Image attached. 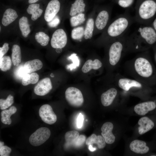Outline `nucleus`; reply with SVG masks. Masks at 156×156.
Listing matches in <instances>:
<instances>
[{
    "label": "nucleus",
    "mask_w": 156,
    "mask_h": 156,
    "mask_svg": "<svg viewBox=\"0 0 156 156\" xmlns=\"http://www.w3.org/2000/svg\"><path fill=\"white\" fill-rule=\"evenodd\" d=\"M124 69L133 78L151 87L156 86V68L147 51L126 62Z\"/></svg>",
    "instance_id": "f257e3e1"
},
{
    "label": "nucleus",
    "mask_w": 156,
    "mask_h": 156,
    "mask_svg": "<svg viewBox=\"0 0 156 156\" xmlns=\"http://www.w3.org/2000/svg\"><path fill=\"white\" fill-rule=\"evenodd\" d=\"M128 52L147 51L156 44V31L149 25H141L127 36Z\"/></svg>",
    "instance_id": "f03ea898"
},
{
    "label": "nucleus",
    "mask_w": 156,
    "mask_h": 156,
    "mask_svg": "<svg viewBox=\"0 0 156 156\" xmlns=\"http://www.w3.org/2000/svg\"><path fill=\"white\" fill-rule=\"evenodd\" d=\"M156 13V0H137L134 21L141 25H150Z\"/></svg>",
    "instance_id": "7ed1b4c3"
},
{
    "label": "nucleus",
    "mask_w": 156,
    "mask_h": 156,
    "mask_svg": "<svg viewBox=\"0 0 156 156\" xmlns=\"http://www.w3.org/2000/svg\"><path fill=\"white\" fill-rule=\"evenodd\" d=\"M134 22L133 17L126 10L117 17L108 27L106 31L107 36L114 40L122 37L125 34Z\"/></svg>",
    "instance_id": "20e7f679"
},
{
    "label": "nucleus",
    "mask_w": 156,
    "mask_h": 156,
    "mask_svg": "<svg viewBox=\"0 0 156 156\" xmlns=\"http://www.w3.org/2000/svg\"><path fill=\"white\" fill-rule=\"evenodd\" d=\"M127 36L125 34L114 40L110 45L108 52V60L112 66H117L124 55L128 52Z\"/></svg>",
    "instance_id": "39448f33"
},
{
    "label": "nucleus",
    "mask_w": 156,
    "mask_h": 156,
    "mask_svg": "<svg viewBox=\"0 0 156 156\" xmlns=\"http://www.w3.org/2000/svg\"><path fill=\"white\" fill-rule=\"evenodd\" d=\"M116 76V86L124 91H141L152 87L133 78L126 77L120 74Z\"/></svg>",
    "instance_id": "423d86ee"
},
{
    "label": "nucleus",
    "mask_w": 156,
    "mask_h": 156,
    "mask_svg": "<svg viewBox=\"0 0 156 156\" xmlns=\"http://www.w3.org/2000/svg\"><path fill=\"white\" fill-rule=\"evenodd\" d=\"M65 97L68 103L74 107H80L84 102V99L81 92L74 87H70L66 89L65 92Z\"/></svg>",
    "instance_id": "0eeeda50"
},
{
    "label": "nucleus",
    "mask_w": 156,
    "mask_h": 156,
    "mask_svg": "<svg viewBox=\"0 0 156 156\" xmlns=\"http://www.w3.org/2000/svg\"><path fill=\"white\" fill-rule=\"evenodd\" d=\"M51 135L50 129L46 127H41L31 134L29 138V142L32 146H39L44 143Z\"/></svg>",
    "instance_id": "6e6552de"
},
{
    "label": "nucleus",
    "mask_w": 156,
    "mask_h": 156,
    "mask_svg": "<svg viewBox=\"0 0 156 156\" xmlns=\"http://www.w3.org/2000/svg\"><path fill=\"white\" fill-rule=\"evenodd\" d=\"M39 114L41 120L47 124L52 125L56 121L57 116L51 107L48 104H44L40 107Z\"/></svg>",
    "instance_id": "1a4fd4ad"
},
{
    "label": "nucleus",
    "mask_w": 156,
    "mask_h": 156,
    "mask_svg": "<svg viewBox=\"0 0 156 156\" xmlns=\"http://www.w3.org/2000/svg\"><path fill=\"white\" fill-rule=\"evenodd\" d=\"M67 40V35L65 31L62 29H58L52 35L51 45L54 48H62L66 45Z\"/></svg>",
    "instance_id": "9d476101"
},
{
    "label": "nucleus",
    "mask_w": 156,
    "mask_h": 156,
    "mask_svg": "<svg viewBox=\"0 0 156 156\" xmlns=\"http://www.w3.org/2000/svg\"><path fill=\"white\" fill-rule=\"evenodd\" d=\"M52 88L51 81L48 77L40 81L35 87L34 92L37 95L43 96L48 93Z\"/></svg>",
    "instance_id": "9b49d317"
},
{
    "label": "nucleus",
    "mask_w": 156,
    "mask_h": 156,
    "mask_svg": "<svg viewBox=\"0 0 156 156\" xmlns=\"http://www.w3.org/2000/svg\"><path fill=\"white\" fill-rule=\"evenodd\" d=\"M60 3L58 0H51L48 3L45 10L44 18L47 22L53 18L59 12Z\"/></svg>",
    "instance_id": "f8f14e48"
},
{
    "label": "nucleus",
    "mask_w": 156,
    "mask_h": 156,
    "mask_svg": "<svg viewBox=\"0 0 156 156\" xmlns=\"http://www.w3.org/2000/svg\"><path fill=\"white\" fill-rule=\"evenodd\" d=\"M156 107V103L153 101H148L137 104L134 107L135 112L139 115H145L149 112L154 109Z\"/></svg>",
    "instance_id": "ddd939ff"
},
{
    "label": "nucleus",
    "mask_w": 156,
    "mask_h": 156,
    "mask_svg": "<svg viewBox=\"0 0 156 156\" xmlns=\"http://www.w3.org/2000/svg\"><path fill=\"white\" fill-rule=\"evenodd\" d=\"M113 127L112 122H107L105 123L101 128V134L107 144H112L115 141V137L112 133Z\"/></svg>",
    "instance_id": "4468645a"
},
{
    "label": "nucleus",
    "mask_w": 156,
    "mask_h": 156,
    "mask_svg": "<svg viewBox=\"0 0 156 156\" xmlns=\"http://www.w3.org/2000/svg\"><path fill=\"white\" fill-rule=\"evenodd\" d=\"M118 93L117 89L113 87L109 88L103 93L101 97V102L102 105L105 107L110 105L116 98Z\"/></svg>",
    "instance_id": "2eb2a0df"
},
{
    "label": "nucleus",
    "mask_w": 156,
    "mask_h": 156,
    "mask_svg": "<svg viewBox=\"0 0 156 156\" xmlns=\"http://www.w3.org/2000/svg\"><path fill=\"white\" fill-rule=\"evenodd\" d=\"M110 14L105 10L101 11L98 14L95 21L96 28L99 30H102L106 27L108 22Z\"/></svg>",
    "instance_id": "dca6fc26"
},
{
    "label": "nucleus",
    "mask_w": 156,
    "mask_h": 156,
    "mask_svg": "<svg viewBox=\"0 0 156 156\" xmlns=\"http://www.w3.org/2000/svg\"><path fill=\"white\" fill-rule=\"evenodd\" d=\"M129 148L134 153L140 154L146 153L149 149L144 141L138 140H135L130 143Z\"/></svg>",
    "instance_id": "f3484780"
},
{
    "label": "nucleus",
    "mask_w": 156,
    "mask_h": 156,
    "mask_svg": "<svg viewBox=\"0 0 156 156\" xmlns=\"http://www.w3.org/2000/svg\"><path fill=\"white\" fill-rule=\"evenodd\" d=\"M138 124L140 126L138 127V131L140 135H142L150 130L154 125L153 122L147 117L140 118Z\"/></svg>",
    "instance_id": "a211bd4d"
},
{
    "label": "nucleus",
    "mask_w": 156,
    "mask_h": 156,
    "mask_svg": "<svg viewBox=\"0 0 156 156\" xmlns=\"http://www.w3.org/2000/svg\"><path fill=\"white\" fill-rule=\"evenodd\" d=\"M43 66L42 62L35 59L27 61L24 64L23 70L25 73H31L40 69Z\"/></svg>",
    "instance_id": "6ab92c4d"
},
{
    "label": "nucleus",
    "mask_w": 156,
    "mask_h": 156,
    "mask_svg": "<svg viewBox=\"0 0 156 156\" xmlns=\"http://www.w3.org/2000/svg\"><path fill=\"white\" fill-rule=\"evenodd\" d=\"M18 17L15 10L11 8L8 9L3 14L2 23L4 26H7L14 21Z\"/></svg>",
    "instance_id": "aec40b11"
},
{
    "label": "nucleus",
    "mask_w": 156,
    "mask_h": 156,
    "mask_svg": "<svg viewBox=\"0 0 156 156\" xmlns=\"http://www.w3.org/2000/svg\"><path fill=\"white\" fill-rule=\"evenodd\" d=\"M105 143V140L102 136L96 135L94 133L88 137L86 141V145H89L96 144L99 149L104 148L106 145Z\"/></svg>",
    "instance_id": "412c9836"
},
{
    "label": "nucleus",
    "mask_w": 156,
    "mask_h": 156,
    "mask_svg": "<svg viewBox=\"0 0 156 156\" xmlns=\"http://www.w3.org/2000/svg\"><path fill=\"white\" fill-rule=\"evenodd\" d=\"M102 66L101 62L99 59H96L94 61L89 59L87 60L83 65L82 68V72L86 73L89 72L92 69L98 70Z\"/></svg>",
    "instance_id": "4be33fe9"
},
{
    "label": "nucleus",
    "mask_w": 156,
    "mask_h": 156,
    "mask_svg": "<svg viewBox=\"0 0 156 156\" xmlns=\"http://www.w3.org/2000/svg\"><path fill=\"white\" fill-rule=\"evenodd\" d=\"M16 111V108L13 106L11 107L8 109L3 110L1 112V122L4 124L10 125L12 122L10 117Z\"/></svg>",
    "instance_id": "5701e85b"
},
{
    "label": "nucleus",
    "mask_w": 156,
    "mask_h": 156,
    "mask_svg": "<svg viewBox=\"0 0 156 156\" xmlns=\"http://www.w3.org/2000/svg\"><path fill=\"white\" fill-rule=\"evenodd\" d=\"M85 6L83 0H76L71 5L70 12V15L72 16L77 13L83 12L85 10Z\"/></svg>",
    "instance_id": "b1692460"
},
{
    "label": "nucleus",
    "mask_w": 156,
    "mask_h": 156,
    "mask_svg": "<svg viewBox=\"0 0 156 156\" xmlns=\"http://www.w3.org/2000/svg\"><path fill=\"white\" fill-rule=\"evenodd\" d=\"M38 4L32 3L29 5L27 10L28 14H31V19L33 21L36 20L41 16L43 10L39 8Z\"/></svg>",
    "instance_id": "393cba45"
},
{
    "label": "nucleus",
    "mask_w": 156,
    "mask_h": 156,
    "mask_svg": "<svg viewBox=\"0 0 156 156\" xmlns=\"http://www.w3.org/2000/svg\"><path fill=\"white\" fill-rule=\"evenodd\" d=\"M19 25L22 35L24 37H27L31 31L27 17L23 16L19 19Z\"/></svg>",
    "instance_id": "a878e982"
},
{
    "label": "nucleus",
    "mask_w": 156,
    "mask_h": 156,
    "mask_svg": "<svg viewBox=\"0 0 156 156\" xmlns=\"http://www.w3.org/2000/svg\"><path fill=\"white\" fill-rule=\"evenodd\" d=\"M39 79V76L36 73H32L30 74L27 73L23 77L22 84L24 86L37 83Z\"/></svg>",
    "instance_id": "bb28decb"
},
{
    "label": "nucleus",
    "mask_w": 156,
    "mask_h": 156,
    "mask_svg": "<svg viewBox=\"0 0 156 156\" xmlns=\"http://www.w3.org/2000/svg\"><path fill=\"white\" fill-rule=\"evenodd\" d=\"M12 61L14 66H18L21 61V53L20 47L18 45L14 44L12 48Z\"/></svg>",
    "instance_id": "cd10ccee"
},
{
    "label": "nucleus",
    "mask_w": 156,
    "mask_h": 156,
    "mask_svg": "<svg viewBox=\"0 0 156 156\" xmlns=\"http://www.w3.org/2000/svg\"><path fill=\"white\" fill-rule=\"evenodd\" d=\"M94 27V21L92 18H89L86 23L84 30V36L86 39H90L92 37Z\"/></svg>",
    "instance_id": "c85d7f7f"
},
{
    "label": "nucleus",
    "mask_w": 156,
    "mask_h": 156,
    "mask_svg": "<svg viewBox=\"0 0 156 156\" xmlns=\"http://www.w3.org/2000/svg\"><path fill=\"white\" fill-rule=\"evenodd\" d=\"M35 38L37 42L42 46L47 45L49 40V36L42 31L36 33L35 34Z\"/></svg>",
    "instance_id": "c756f323"
},
{
    "label": "nucleus",
    "mask_w": 156,
    "mask_h": 156,
    "mask_svg": "<svg viewBox=\"0 0 156 156\" xmlns=\"http://www.w3.org/2000/svg\"><path fill=\"white\" fill-rule=\"evenodd\" d=\"M85 15L83 13H79L72 16L70 18L71 25L72 27L77 26L82 23L85 21Z\"/></svg>",
    "instance_id": "7c9ffc66"
},
{
    "label": "nucleus",
    "mask_w": 156,
    "mask_h": 156,
    "mask_svg": "<svg viewBox=\"0 0 156 156\" xmlns=\"http://www.w3.org/2000/svg\"><path fill=\"white\" fill-rule=\"evenodd\" d=\"M79 133L75 130L67 132L65 135L64 138L66 143L68 145H72L73 143L79 136Z\"/></svg>",
    "instance_id": "2f4dec72"
},
{
    "label": "nucleus",
    "mask_w": 156,
    "mask_h": 156,
    "mask_svg": "<svg viewBox=\"0 0 156 156\" xmlns=\"http://www.w3.org/2000/svg\"><path fill=\"white\" fill-rule=\"evenodd\" d=\"M0 68L3 71H6L10 69L12 62L9 56H3L0 60Z\"/></svg>",
    "instance_id": "473e14b6"
},
{
    "label": "nucleus",
    "mask_w": 156,
    "mask_h": 156,
    "mask_svg": "<svg viewBox=\"0 0 156 156\" xmlns=\"http://www.w3.org/2000/svg\"><path fill=\"white\" fill-rule=\"evenodd\" d=\"M84 31L83 27H79L75 28L71 31V37L74 40H80L84 36Z\"/></svg>",
    "instance_id": "72a5a7b5"
},
{
    "label": "nucleus",
    "mask_w": 156,
    "mask_h": 156,
    "mask_svg": "<svg viewBox=\"0 0 156 156\" xmlns=\"http://www.w3.org/2000/svg\"><path fill=\"white\" fill-rule=\"evenodd\" d=\"M14 97L11 94L9 95L5 100L0 99V107L1 110H4L11 105L13 103Z\"/></svg>",
    "instance_id": "f704fd0d"
},
{
    "label": "nucleus",
    "mask_w": 156,
    "mask_h": 156,
    "mask_svg": "<svg viewBox=\"0 0 156 156\" xmlns=\"http://www.w3.org/2000/svg\"><path fill=\"white\" fill-rule=\"evenodd\" d=\"M135 0H116V3L121 7L128 8L133 5Z\"/></svg>",
    "instance_id": "c9c22d12"
},
{
    "label": "nucleus",
    "mask_w": 156,
    "mask_h": 156,
    "mask_svg": "<svg viewBox=\"0 0 156 156\" xmlns=\"http://www.w3.org/2000/svg\"><path fill=\"white\" fill-rule=\"evenodd\" d=\"M86 137L83 135H81L77 138L72 145L76 147H79L82 146L86 140Z\"/></svg>",
    "instance_id": "e433bc0d"
},
{
    "label": "nucleus",
    "mask_w": 156,
    "mask_h": 156,
    "mask_svg": "<svg viewBox=\"0 0 156 156\" xmlns=\"http://www.w3.org/2000/svg\"><path fill=\"white\" fill-rule=\"evenodd\" d=\"M12 151L11 149L6 146H3L0 147L1 156H9Z\"/></svg>",
    "instance_id": "4c0bfd02"
},
{
    "label": "nucleus",
    "mask_w": 156,
    "mask_h": 156,
    "mask_svg": "<svg viewBox=\"0 0 156 156\" xmlns=\"http://www.w3.org/2000/svg\"><path fill=\"white\" fill-rule=\"evenodd\" d=\"M60 23V20L59 18L56 16L51 21L48 22V24L50 27H53L57 26Z\"/></svg>",
    "instance_id": "58836bf2"
},
{
    "label": "nucleus",
    "mask_w": 156,
    "mask_h": 156,
    "mask_svg": "<svg viewBox=\"0 0 156 156\" xmlns=\"http://www.w3.org/2000/svg\"><path fill=\"white\" fill-rule=\"evenodd\" d=\"M8 45V43H5L2 47H0V59L8 51L9 49Z\"/></svg>",
    "instance_id": "ea45409f"
},
{
    "label": "nucleus",
    "mask_w": 156,
    "mask_h": 156,
    "mask_svg": "<svg viewBox=\"0 0 156 156\" xmlns=\"http://www.w3.org/2000/svg\"><path fill=\"white\" fill-rule=\"evenodd\" d=\"M84 118L83 115L80 113L78 116L77 119V125L78 128L82 127L83 121Z\"/></svg>",
    "instance_id": "a19ab883"
},
{
    "label": "nucleus",
    "mask_w": 156,
    "mask_h": 156,
    "mask_svg": "<svg viewBox=\"0 0 156 156\" xmlns=\"http://www.w3.org/2000/svg\"><path fill=\"white\" fill-rule=\"evenodd\" d=\"M151 26L156 31V17L152 23Z\"/></svg>",
    "instance_id": "79ce46f5"
},
{
    "label": "nucleus",
    "mask_w": 156,
    "mask_h": 156,
    "mask_svg": "<svg viewBox=\"0 0 156 156\" xmlns=\"http://www.w3.org/2000/svg\"><path fill=\"white\" fill-rule=\"evenodd\" d=\"M89 149L91 151H94L96 150V148H95L93 147L92 145H89Z\"/></svg>",
    "instance_id": "37998d69"
},
{
    "label": "nucleus",
    "mask_w": 156,
    "mask_h": 156,
    "mask_svg": "<svg viewBox=\"0 0 156 156\" xmlns=\"http://www.w3.org/2000/svg\"><path fill=\"white\" fill-rule=\"evenodd\" d=\"M38 1V0H29L28 3H33L36 2Z\"/></svg>",
    "instance_id": "c03bdc74"
},
{
    "label": "nucleus",
    "mask_w": 156,
    "mask_h": 156,
    "mask_svg": "<svg viewBox=\"0 0 156 156\" xmlns=\"http://www.w3.org/2000/svg\"><path fill=\"white\" fill-rule=\"evenodd\" d=\"M62 48H60L56 49V52L58 53H61L62 51Z\"/></svg>",
    "instance_id": "a18cd8bd"
},
{
    "label": "nucleus",
    "mask_w": 156,
    "mask_h": 156,
    "mask_svg": "<svg viewBox=\"0 0 156 156\" xmlns=\"http://www.w3.org/2000/svg\"><path fill=\"white\" fill-rule=\"evenodd\" d=\"M155 46V54H154V58L155 59L156 62V44L154 45Z\"/></svg>",
    "instance_id": "49530a36"
},
{
    "label": "nucleus",
    "mask_w": 156,
    "mask_h": 156,
    "mask_svg": "<svg viewBox=\"0 0 156 156\" xmlns=\"http://www.w3.org/2000/svg\"><path fill=\"white\" fill-rule=\"evenodd\" d=\"M4 142L1 141L0 142V147L4 146Z\"/></svg>",
    "instance_id": "de8ad7c7"
},
{
    "label": "nucleus",
    "mask_w": 156,
    "mask_h": 156,
    "mask_svg": "<svg viewBox=\"0 0 156 156\" xmlns=\"http://www.w3.org/2000/svg\"><path fill=\"white\" fill-rule=\"evenodd\" d=\"M51 77H53L54 76L53 74H51Z\"/></svg>",
    "instance_id": "09e8293b"
}]
</instances>
